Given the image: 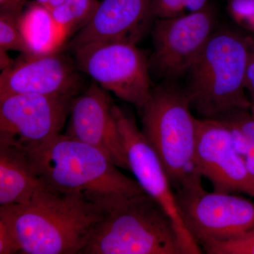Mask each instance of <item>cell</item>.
Instances as JSON below:
<instances>
[{
	"label": "cell",
	"mask_w": 254,
	"mask_h": 254,
	"mask_svg": "<svg viewBox=\"0 0 254 254\" xmlns=\"http://www.w3.org/2000/svg\"><path fill=\"white\" fill-rule=\"evenodd\" d=\"M79 254H184L173 220L145 192L124 202L98 224Z\"/></svg>",
	"instance_id": "cell-5"
},
{
	"label": "cell",
	"mask_w": 254,
	"mask_h": 254,
	"mask_svg": "<svg viewBox=\"0 0 254 254\" xmlns=\"http://www.w3.org/2000/svg\"><path fill=\"white\" fill-rule=\"evenodd\" d=\"M247 170L254 182V147L243 157Z\"/></svg>",
	"instance_id": "cell-25"
},
{
	"label": "cell",
	"mask_w": 254,
	"mask_h": 254,
	"mask_svg": "<svg viewBox=\"0 0 254 254\" xmlns=\"http://www.w3.org/2000/svg\"><path fill=\"white\" fill-rule=\"evenodd\" d=\"M152 0H103L69 44L73 51L90 43L120 41L136 44L154 21Z\"/></svg>",
	"instance_id": "cell-14"
},
{
	"label": "cell",
	"mask_w": 254,
	"mask_h": 254,
	"mask_svg": "<svg viewBox=\"0 0 254 254\" xmlns=\"http://www.w3.org/2000/svg\"><path fill=\"white\" fill-rule=\"evenodd\" d=\"M217 22L216 9L210 4L182 16L155 20L150 70L163 82L177 83L216 31Z\"/></svg>",
	"instance_id": "cell-7"
},
{
	"label": "cell",
	"mask_w": 254,
	"mask_h": 254,
	"mask_svg": "<svg viewBox=\"0 0 254 254\" xmlns=\"http://www.w3.org/2000/svg\"><path fill=\"white\" fill-rule=\"evenodd\" d=\"M99 4L98 0H66L50 9L63 46L73 32L89 22Z\"/></svg>",
	"instance_id": "cell-17"
},
{
	"label": "cell",
	"mask_w": 254,
	"mask_h": 254,
	"mask_svg": "<svg viewBox=\"0 0 254 254\" xmlns=\"http://www.w3.org/2000/svg\"><path fill=\"white\" fill-rule=\"evenodd\" d=\"M230 13L237 23L254 31V0H232Z\"/></svg>",
	"instance_id": "cell-22"
},
{
	"label": "cell",
	"mask_w": 254,
	"mask_h": 254,
	"mask_svg": "<svg viewBox=\"0 0 254 254\" xmlns=\"http://www.w3.org/2000/svg\"><path fill=\"white\" fill-rule=\"evenodd\" d=\"M21 253L17 240L9 227L0 220V254Z\"/></svg>",
	"instance_id": "cell-23"
},
{
	"label": "cell",
	"mask_w": 254,
	"mask_h": 254,
	"mask_svg": "<svg viewBox=\"0 0 254 254\" xmlns=\"http://www.w3.org/2000/svg\"><path fill=\"white\" fill-rule=\"evenodd\" d=\"M201 248L208 254H254V228L229 240L206 242Z\"/></svg>",
	"instance_id": "cell-20"
},
{
	"label": "cell",
	"mask_w": 254,
	"mask_h": 254,
	"mask_svg": "<svg viewBox=\"0 0 254 254\" xmlns=\"http://www.w3.org/2000/svg\"><path fill=\"white\" fill-rule=\"evenodd\" d=\"M21 12L1 11L0 14V50H16L23 55L32 54L19 27Z\"/></svg>",
	"instance_id": "cell-18"
},
{
	"label": "cell",
	"mask_w": 254,
	"mask_h": 254,
	"mask_svg": "<svg viewBox=\"0 0 254 254\" xmlns=\"http://www.w3.org/2000/svg\"><path fill=\"white\" fill-rule=\"evenodd\" d=\"M252 39L231 28H217L187 71L184 89L202 118L250 110L246 75Z\"/></svg>",
	"instance_id": "cell-3"
},
{
	"label": "cell",
	"mask_w": 254,
	"mask_h": 254,
	"mask_svg": "<svg viewBox=\"0 0 254 254\" xmlns=\"http://www.w3.org/2000/svg\"><path fill=\"white\" fill-rule=\"evenodd\" d=\"M177 83L152 88L139 109L141 131L158 155L175 191L202 186L196 161V119Z\"/></svg>",
	"instance_id": "cell-4"
},
{
	"label": "cell",
	"mask_w": 254,
	"mask_h": 254,
	"mask_svg": "<svg viewBox=\"0 0 254 254\" xmlns=\"http://www.w3.org/2000/svg\"><path fill=\"white\" fill-rule=\"evenodd\" d=\"M187 230L201 246L223 241L254 228V202L245 197L203 186L175 192Z\"/></svg>",
	"instance_id": "cell-9"
},
{
	"label": "cell",
	"mask_w": 254,
	"mask_h": 254,
	"mask_svg": "<svg viewBox=\"0 0 254 254\" xmlns=\"http://www.w3.org/2000/svg\"><path fill=\"white\" fill-rule=\"evenodd\" d=\"M74 97L34 93L0 96V143L37 149L59 134Z\"/></svg>",
	"instance_id": "cell-8"
},
{
	"label": "cell",
	"mask_w": 254,
	"mask_h": 254,
	"mask_svg": "<svg viewBox=\"0 0 254 254\" xmlns=\"http://www.w3.org/2000/svg\"><path fill=\"white\" fill-rule=\"evenodd\" d=\"M113 113L126 150L129 171L145 193L156 200L173 220L184 254H203L185 226L175 190L158 155L131 117L115 105Z\"/></svg>",
	"instance_id": "cell-10"
},
{
	"label": "cell",
	"mask_w": 254,
	"mask_h": 254,
	"mask_svg": "<svg viewBox=\"0 0 254 254\" xmlns=\"http://www.w3.org/2000/svg\"><path fill=\"white\" fill-rule=\"evenodd\" d=\"M78 69L105 91L138 110L151 92L149 60L136 44L127 42L90 43L73 51Z\"/></svg>",
	"instance_id": "cell-6"
},
{
	"label": "cell",
	"mask_w": 254,
	"mask_h": 254,
	"mask_svg": "<svg viewBox=\"0 0 254 254\" xmlns=\"http://www.w3.org/2000/svg\"><path fill=\"white\" fill-rule=\"evenodd\" d=\"M106 91L93 81L73 98L65 134L98 148L117 167L129 170L114 105Z\"/></svg>",
	"instance_id": "cell-12"
},
{
	"label": "cell",
	"mask_w": 254,
	"mask_h": 254,
	"mask_svg": "<svg viewBox=\"0 0 254 254\" xmlns=\"http://www.w3.org/2000/svg\"><path fill=\"white\" fill-rule=\"evenodd\" d=\"M27 153L45 186L81 195L108 211L145 192L103 152L66 134L59 133Z\"/></svg>",
	"instance_id": "cell-2"
},
{
	"label": "cell",
	"mask_w": 254,
	"mask_h": 254,
	"mask_svg": "<svg viewBox=\"0 0 254 254\" xmlns=\"http://www.w3.org/2000/svg\"><path fill=\"white\" fill-rule=\"evenodd\" d=\"M18 23L32 54L55 53L64 46L51 11L37 1L21 12Z\"/></svg>",
	"instance_id": "cell-16"
},
{
	"label": "cell",
	"mask_w": 254,
	"mask_h": 254,
	"mask_svg": "<svg viewBox=\"0 0 254 254\" xmlns=\"http://www.w3.org/2000/svg\"><path fill=\"white\" fill-rule=\"evenodd\" d=\"M25 2H26V0H17L18 6L20 9L22 10L23 6V5L25 4Z\"/></svg>",
	"instance_id": "cell-30"
},
{
	"label": "cell",
	"mask_w": 254,
	"mask_h": 254,
	"mask_svg": "<svg viewBox=\"0 0 254 254\" xmlns=\"http://www.w3.org/2000/svg\"><path fill=\"white\" fill-rule=\"evenodd\" d=\"M246 89L250 97L254 95V39L251 42L248 64L246 75Z\"/></svg>",
	"instance_id": "cell-24"
},
{
	"label": "cell",
	"mask_w": 254,
	"mask_h": 254,
	"mask_svg": "<svg viewBox=\"0 0 254 254\" xmlns=\"http://www.w3.org/2000/svg\"><path fill=\"white\" fill-rule=\"evenodd\" d=\"M237 127L254 147V116L250 110H236L216 118Z\"/></svg>",
	"instance_id": "cell-21"
},
{
	"label": "cell",
	"mask_w": 254,
	"mask_h": 254,
	"mask_svg": "<svg viewBox=\"0 0 254 254\" xmlns=\"http://www.w3.org/2000/svg\"><path fill=\"white\" fill-rule=\"evenodd\" d=\"M65 1H66V0H50L49 9H53V8L55 7V6L63 4Z\"/></svg>",
	"instance_id": "cell-27"
},
{
	"label": "cell",
	"mask_w": 254,
	"mask_h": 254,
	"mask_svg": "<svg viewBox=\"0 0 254 254\" xmlns=\"http://www.w3.org/2000/svg\"><path fill=\"white\" fill-rule=\"evenodd\" d=\"M109 212L81 195L46 187L27 203L0 205V220L21 254H79Z\"/></svg>",
	"instance_id": "cell-1"
},
{
	"label": "cell",
	"mask_w": 254,
	"mask_h": 254,
	"mask_svg": "<svg viewBox=\"0 0 254 254\" xmlns=\"http://www.w3.org/2000/svg\"><path fill=\"white\" fill-rule=\"evenodd\" d=\"M1 11H12L16 12H22V10L18 8L17 0H0Z\"/></svg>",
	"instance_id": "cell-26"
},
{
	"label": "cell",
	"mask_w": 254,
	"mask_h": 254,
	"mask_svg": "<svg viewBox=\"0 0 254 254\" xmlns=\"http://www.w3.org/2000/svg\"><path fill=\"white\" fill-rule=\"evenodd\" d=\"M208 0H152L150 12L153 19L177 17L198 11Z\"/></svg>",
	"instance_id": "cell-19"
},
{
	"label": "cell",
	"mask_w": 254,
	"mask_h": 254,
	"mask_svg": "<svg viewBox=\"0 0 254 254\" xmlns=\"http://www.w3.org/2000/svg\"><path fill=\"white\" fill-rule=\"evenodd\" d=\"M46 187L27 152L0 143V205L27 203Z\"/></svg>",
	"instance_id": "cell-15"
},
{
	"label": "cell",
	"mask_w": 254,
	"mask_h": 254,
	"mask_svg": "<svg viewBox=\"0 0 254 254\" xmlns=\"http://www.w3.org/2000/svg\"><path fill=\"white\" fill-rule=\"evenodd\" d=\"M73 60L61 50L47 54L23 55L1 70L0 96L34 93L76 97L81 78Z\"/></svg>",
	"instance_id": "cell-13"
},
{
	"label": "cell",
	"mask_w": 254,
	"mask_h": 254,
	"mask_svg": "<svg viewBox=\"0 0 254 254\" xmlns=\"http://www.w3.org/2000/svg\"><path fill=\"white\" fill-rule=\"evenodd\" d=\"M36 1L37 2L39 3V4L43 5V6H46L47 8L49 9L50 0H36Z\"/></svg>",
	"instance_id": "cell-28"
},
{
	"label": "cell",
	"mask_w": 254,
	"mask_h": 254,
	"mask_svg": "<svg viewBox=\"0 0 254 254\" xmlns=\"http://www.w3.org/2000/svg\"><path fill=\"white\" fill-rule=\"evenodd\" d=\"M251 99V108H250V112L252 113V115L254 116V95L253 96L250 97Z\"/></svg>",
	"instance_id": "cell-29"
},
{
	"label": "cell",
	"mask_w": 254,
	"mask_h": 254,
	"mask_svg": "<svg viewBox=\"0 0 254 254\" xmlns=\"http://www.w3.org/2000/svg\"><path fill=\"white\" fill-rule=\"evenodd\" d=\"M196 161L213 190L243 193L254 198V182L232 141L227 124L218 119H196Z\"/></svg>",
	"instance_id": "cell-11"
}]
</instances>
